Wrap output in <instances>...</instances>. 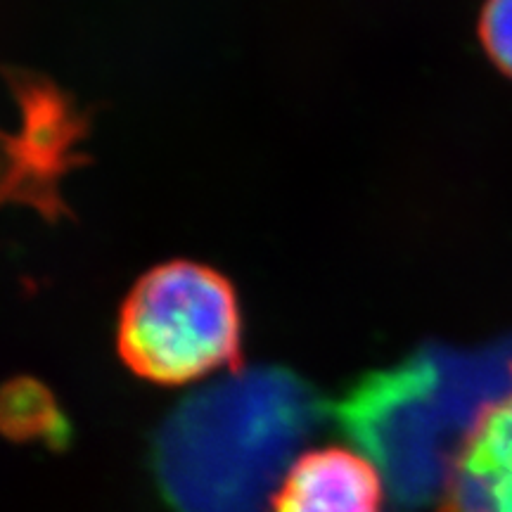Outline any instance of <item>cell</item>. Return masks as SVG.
<instances>
[{
    "instance_id": "8992f818",
    "label": "cell",
    "mask_w": 512,
    "mask_h": 512,
    "mask_svg": "<svg viewBox=\"0 0 512 512\" xmlns=\"http://www.w3.org/2000/svg\"><path fill=\"white\" fill-rule=\"evenodd\" d=\"M384 486L382 472L363 453L316 448L294 460L271 512H382Z\"/></svg>"
},
{
    "instance_id": "5b68a950",
    "label": "cell",
    "mask_w": 512,
    "mask_h": 512,
    "mask_svg": "<svg viewBox=\"0 0 512 512\" xmlns=\"http://www.w3.org/2000/svg\"><path fill=\"white\" fill-rule=\"evenodd\" d=\"M439 512H512V387L472 413L448 460Z\"/></svg>"
},
{
    "instance_id": "3957f363",
    "label": "cell",
    "mask_w": 512,
    "mask_h": 512,
    "mask_svg": "<svg viewBox=\"0 0 512 512\" xmlns=\"http://www.w3.org/2000/svg\"><path fill=\"white\" fill-rule=\"evenodd\" d=\"M441 389V363L422 356L361 377L335 406L339 427L377 465L403 512L439 496L453 456L444 441Z\"/></svg>"
},
{
    "instance_id": "7a4b0ae2",
    "label": "cell",
    "mask_w": 512,
    "mask_h": 512,
    "mask_svg": "<svg viewBox=\"0 0 512 512\" xmlns=\"http://www.w3.org/2000/svg\"><path fill=\"white\" fill-rule=\"evenodd\" d=\"M117 351L131 373L166 387L240 368L238 292L226 275L195 261L150 268L119 311Z\"/></svg>"
},
{
    "instance_id": "6da1fadb",
    "label": "cell",
    "mask_w": 512,
    "mask_h": 512,
    "mask_svg": "<svg viewBox=\"0 0 512 512\" xmlns=\"http://www.w3.org/2000/svg\"><path fill=\"white\" fill-rule=\"evenodd\" d=\"M318 418L313 389L280 368L202 389L159 427V489L176 512H266Z\"/></svg>"
},
{
    "instance_id": "52a82bcc",
    "label": "cell",
    "mask_w": 512,
    "mask_h": 512,
    "mask_svg": "<svg viewBox=\"0 0 512 512\" xmlns=\"http://www.w3.org/2000/svg\"><path fill=\"white\" fill-rule=\"evenodd\" d=\"M62 427L53 394L41 382L17 377L0 387V432L8 439L62 437Z\"/></svg>"
},
{
    "instance_id": "ba28073f",
    "label": "cell",
    "mask_w": 512,
    "mask_h": 512,
    "mask_svg": "<svg viewBox=\"0 0 512 512\" xmlns=\"http://www.w3.org/2000/svg\"><path fill=\"white\" fill-rule=\"evenodd\" d=\"M479 36L491 62L512 79V0H486Z\"/></svg>"
},
{
    "instance_id": "277c9868",
    "label": "cell",
    "mask_w": 512,
    "mask_h": 512,
    "mask_svg": "<svg viewBox=\"0 0 512 512\" xmlns=\"http://www.w3.org/2000/svg\"><path fill=\"white\" fill-rule=\"evenodd\" d=\"M19 107L17 131H0V207L27 204L48 221L69 214L60 183L81 159L88 119L46 76L5 69Z\"/></svg>"
}]
</instances>
